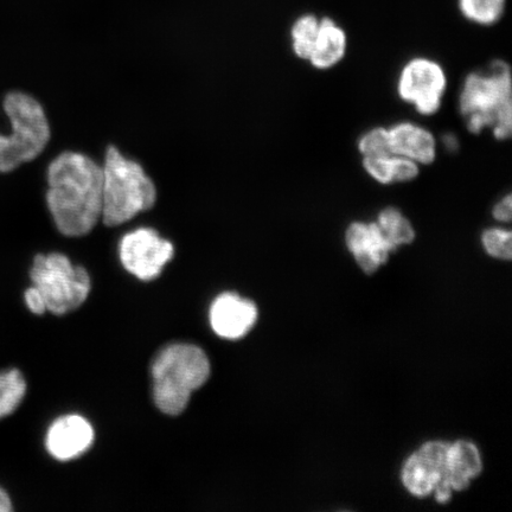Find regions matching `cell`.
<instances>
[{"instance_id":"obj_1","label":"cell","mask_w":512,"mask_h":512,"mask_svg":"<svg viewBox=\"0 0 512 512\" xmlns=\"http://www.w3.org/2000/svg\"><path fill=\"white\" fill-rule=\"evenodd\" d=\"M47 204L59 232L69 238L91 233L102 214V166L80 152H63L48 166Z\"/></svg>"},{"instance_id":"obj_2","label":"cell","mask_w":512,"mask_h":512,"mask_svg":"<svg viewBox=\"0 0 512 512\" xmlns=\"http://www.w3.org/2000/svg\"><path fill=\"white\" fill-rule=\"evenodd\" d=\"M459 111L472 134L491 128L497 140L512 132V82L508 63L497 60L488 72L466 76L459 94Z\"/></svg>"},{"instance_id":"obj_3","label":"cell","mask_w":512,"mask_h":512,"mask_svg":"<svg viewBox=\"0 0 512 512\" xmlns=\"http://www.w3.org/2000/svg\"><path fill=\"white\" fill-rule=\"evenodd\" d=\"M153 399L159 411L182 414L192 393L209 380V358L197 345L170 344L160 350L152 363Z\"/></svg>"},{"instance_id":"obj_4","label":"cell","mask_w":512,"mask_h":512,"mask_svg":"<svg viewBox=\"0 0 512 512\" xmlns=\"http://www.w3.org/2000/svg\"><path fill=\"white\" fill-rule=\"evenodd\" d=\"M102 174L101 219L106 226H121L155 206V183L147 176L142 165L126 158L117 147H108Z\"/></svg>"},{"instance_id":"obj_5","label":"cell","mask_w":512,"mask_h":512,"mask_svg":"<svg viewBox=\"0 0 512 512\" xmlns=\"http://www.w3.org/2000/svg\"><path fill=\"white\" fill-rule=\"evenodd\" d=\"M3 110L9 119L10 130L0 132V174H9L46 150L50 126L43 106L28 93L14 91L6 94Z\"/></svg>"},{"instance_id":"obj_6","label":"cell","mask_w":512,"mask_h":512,"mask_svg":"<svg viewBox=\"0 0 512 512\" xmlns=\"http://www.w3.org/2000/svg\"><path fill=\"white\" fill-rule=\"evenodd\" d=\"M30 280L42 294L47 311L62 316L86 302L92 283L88 272L74 266L61 253L38 254L32 261Z\"/></svg>"},{"instance_id":"obj_7","label":"cell","mask_w":512,"mask_h":512,"mask_svg":"<svg viewBox=\"0 0 512 512\" xmlns=\"http://www.w3.org/2000/svg\"><path fill=\"white\" fill-rule=\"evenodd\" d=\"M396 88L403 102L412 105L420 115L431 117L443 105L447 75L439 62L428 57H414L400 70Z\"/></svg>"},{"instance_id":"obj_8","label":"cell","mask_w":512,"mask_h":512,"mask_svg":"<svg viewBox=\"0 0 512 512\" xmlns=\"http://www.w3.org/2000/svg\"><path fill=\"white\" fill-rule=\"evenodd\" d=\"M450 444L430 441L407 459L402 470V482L416 497L434 494L439 503H447L452 489L447 479V459Z\"/></svg>"},{"instance_id":"obj_9","label":"cell","mask_w":512,"mask_h":512,"mask_svg":"<svg viewBox=\"0 0 512 512\" xmlns=\"http://www.w3.org/2000/svg\"><path fill=\"white\" fill-rule=\"evenodd\" d=\"M174 253V245L152 228L132 230L119 243L121 264L128 273L143 281L158 278Z\"/></svg>"},{"instance_id":"obj_10","label":"cell","mask_w":512,"mask_h":512,"mask_svg":"<svg viewBox=\"0 0 512 512\" xmlns=\"http://www.w3.org/2000/svg\"><path fill=\"white\" fill-rule=\"evenodd\" d=\"M94 430L80 415H64L48 428L46 448L51 457L68 462L85 454L94 443Z\"/></svg>"},{"instance_id":"obj_11","label":"cell","mask_w":512,"mask_h":512,"mask_svg":"<svg viewBox=\"0 0 512 512\" xmlns=\"http://www.w3.org/2000/svg\"><path fill=\"white\" fill-rule=\"evenodd\" d=\"M209 319L215 334L224 339L245 337L258 320V309L251 300L236 293H223L211 304Z\"/></svg>"},{"instance_id":"obj_12","label":"cell","mask_w":512,"mask_h":512,"mask_svg":"<svg viewBox=\"0 0 512 512\" xmlns=\"http://www.w3.org/2000/svg\"><path fill=\"white\" fill-rule=\"evenodd\" d=\"M344 239L357 265L367 274H373L379 270L393 253L375 221L351 222L345 230Z\"/></svg>"},{"instance_id":"obj_13","label":"cell","mask_w":512,"mask_h":512,"mask_svg":"<svg viewBox=\"0 0 512 512\" xmlns=\"http://www.w3.org/2000/svg\"><path fill=\"white\" fill-rule=\"evenodd\" d=\"M390 138V151L414 160L421 165H430L437 159V139L426 127L400 121L388 127Z\"/></svg>"},{"instance_id":"obj_14","label":"cell","mask_w":512,"mask_h":512,"mask_svg":"<svg viewBox=\"0 0 512 512\" xmlns=\"http://www.w3.org/2000/svg\"><path fill=\"white\" fill-rule=\"evenodd\" d=\"M348 49V37L342 27L329 17L320 19L319 30L309 57L311 66L328 70L344 59Z\"/></svg>"},{"instance_id":"obj_15","label":"cell","mask_w":512,"mask_h":512,"mask_svg":"<svg viewBox=\"0 0 512 512\" xmlns=\"http://www.w3.org/2000/svg\"><path fill=\"white\" fill-rule=\"evenodd\" d=\"M483 470L482 457L475 444L459 440L450 444L447 459V479L453 491L469 488L471 480Z\"/></svg>"},{"instance_id":"obj_16","label":"cell","mask_w":512,"mask_h":512,"mask_svg":"<svg viewBox=\"0 0 512 512\" xmlns=\"http://www.w3.org/2000/svg\"><path fill=\"white\" fill-rule=\"evenodd\" d=\"M375 222L393 252L402 246L411 245L415 240L414 226L399 208H383Z\"/></svg>"},{"instance_id":"obj_17","label":"cell","mask_w":512,"mask_h":512,"mask_svg":"<svg viewBox=\"0 0 512 512\" xmlns=\"http://www.w3.org/2000/svg\"><path fill=\"white\" fill-rule=\"evenodd\" d=\"M28 393V383L17 368L0 370V421L21 407Z\"/></svg>"},{"instance_id":"obj_18","label":"cell","mask_w":512,"mask_h":512,"mask_svg":"<svg viewBox=\"0 0 512 512\" xmlns=\"http://www.w3.org/2000/svg\"><path fill=\"white\" fill-rule=\"evenodd\" d=\"M462 15L472 23L490 27L503 17L505 0H458Z\"/></svg>"},{"instance_id":"obj_19","label":"cell","mask_w":512,"mask_h":512,"mask_svg":"<svg viewBox=\"0 0 512 512\" xmlns=\"http://www.w3.org/2000/svg\"><path fill=\"white\" fill-rule=\"evenodd\" d=\"M319 21L315 15L300 16L291 28V42L294 55L300 60H309L319 30Z\"/></svg>"},{"instance_id":"obj_20","label":"cell","mask_w":512,"mask_h":512,"mask_svg":"<svg viewBox=\"0 0 512 512\" xmlns=\"http://www.w3.org/2000/svg\"><path fill=\"white\" fill-rule=\"evenodd\" d=\"M485 252L492 258L510 260L512 255V235L510 229L503 227H491L485 229L482 238Z\"/></svg>"},{"instance_id":"obj_21","label":"cell","mask_w":512,"mask_h":512,"mask_svg":"<svg viewBox=\"0 0 512 512\" xmlns=\"http://www.w3.org/2000/svg\"><path fill=\"white\" fill-rule=\"evenodd\" d=\"M357 149L362 157L388 155L390 151V138L388 127H373L361 134L357 140Z\"/></svg>"},{"instance_id":"obj_22","label":"cell","mask_w":512,"mask_h":512,"mask_svg":"<svg viewBox=\"0 0 512 512\" xmlns=\"http://www.w3.org/2000/svg\"><path fill=\"white\" fill-rule=\"evenodd\" d=\"M364 171L381 185L394 184V155L362 157Z\"/></svg>"},{"instance_id":"obj_23","label":"cell","mask_w":512,"mask_h":512,"mask_svg":"<svg viewBox=\"0 0 512 512\" xmlns=\"http://www.w3.org/2000/svg\"><path fill=\"white\" fill-rule=\"evenodd\" d=\"M420 165L414 160L394 155V183H408L418 178Z\"/></svg>"},{"instance_id":"obj_24","label":"cell","mask_w":512,"mask_h":512,"mask_svg":"<svg viewBox=\"0 0 512 512\" xmlns=\"http://www.w3.org/2000/svg\"><path fill=\"white\" fill-rule=\"evenodd\" d=\"M24 303L29 311L36 316H42L47 312V306L44 303L42 294L32 285L24 292Z\"/></svg>"},{"instance_id":"obj_25","label":"cell","mask_w":512,"mask_h":512,"mask_svg":"<svg viewBox=\"0 0 512 512\" xmlns=\"http://www.w3.org/2000/svg\"><path fill=\"white\" fill-rule=\"evenodd\" d=\"M512 213V197L510 194L505 195L499 200L494 208H492V216L501 223H509Z\"/></svg>"},{"instance_id":"obj_26","label":"cell","mask_w":512,"mask_h":512,"mask_svg":"<svg viewBox=\"0 0 512 512\" xmlns=\"http://www.w3.org/2000/svg\"><path fill=\"white\" fill-rule=\"evenodd\" d=\"M14 511V502L10 497L8 490L0 486V512Z\"/></svg>"},{"instance_id":"obj_27","label":"cell","mask_w":512,"mask_h":512,"mask_svg":"<svg viewBox=\"0 0 512 512\" xmlns=\"http://www.w3.org/2000/svg\"><path fill=\"white\" fill-rule=\"evenodd\" d=\"M443 145L447 151L456 152L459 147V140L454 134L447 133L443 138Z\"/></svg>"}]
</instances>
